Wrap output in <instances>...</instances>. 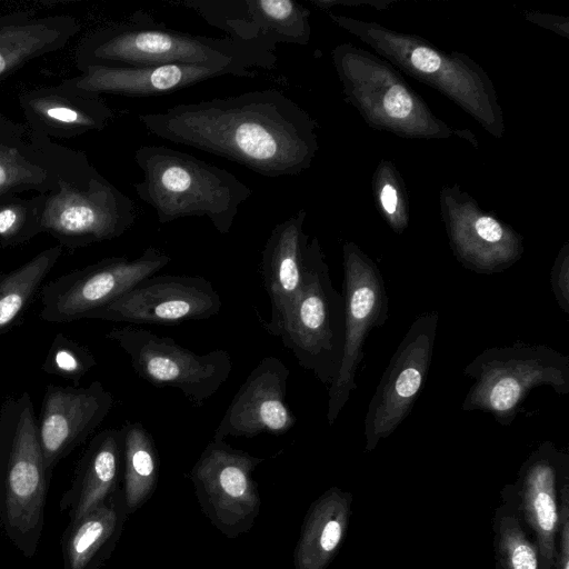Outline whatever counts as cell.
<instances>
[{"label":"cell","instance_id":"obj_1","mask_svg":"<svg viewBox=\"0 0 569 569\" xmlns=\"http://www.w3.org/2000/svg\"><path fill=\"white\" fill-rule=\"evenodd\" d=\"M139 121L159 138L268 178L300 174L319 150L317 121L277 89L181 103L142 113Z\"/></svg>","mask_w":569,"mask_h":569},{"label":"cell","instance_id":"obj_2","mask_svg":"<svg viewBox=\"0 0 569 569\" xmlns=\"http://www.w3.org/2000/svg\"><path fill=\"white\" fill-rule=\"evenodd\" d=\"M79 70L88 66L213 64L253 77L251 69H272L277 56L228 37L212 38L132 18L99 28L76 50Z\"/></svg>","mask_w":569,"mask_h":569},{"label":"cell","instance_id":"obj_3","mask_svg":"<svg viewBox=\"0 0 569 569\" xmlns=\"http://www.w3.org/2000/svg\"><path fill=\"white\" fill-rule=\"evenodd\" d=\"M340 28L360 39L396 69L439 91L471 116L488 133L501 138L503 113L488 73L462 52H445L426 39L375 21L329 12Z\"/></svg>","mask_w":569,"mask_h":569},{"label":"cell","instance_id":"obj_4","mask_svg":"<svg viewBox=\"0 0 569 569\" xmlns=\"http://www.w3.org/2000/svg\"><path fill=\"white\" fill-rule=\"evenodd\" d=\"M134 162L143 173L133 184L136 193L152 207L160 223L206 217L227 234L240 206L252 194L233 173L169 147L141 146Z\"/></svg>","mask_w":569,"mask_h":569},{"label":"cell","instance_id":"obj_5","mask_svg":"<svg viewBox=\"0 0 569 569\" xmlns=\"http://www.w3.org/2000/svg\"><path fill=\"white\" fill-rule=\"evenodd\" d=\"M51 472L29 392L0 406V529L26 558L38 550Z\"/></svg>","mask_w":569,"mask_h":569},{"label":"cell","instance_id":"obj_6","mask_svg":"<svg viewBox=\"0 0 569 569\" xmlns=\"http://www.w3.org/2000/svg\"><path fill=\"white\" fill-rule=\"evenodd\" d=\"M331 58L346 101L371 128L407 139L459 137L478 148L471 131L439 119L385 59L352 43L336 46Z\"/></svg>","mask_w":569,"mask_h":569},{"label":"cell","instance_id":"obj_7","mask_svg":"<svg viewBox=\"0 0 569 569\" xmlns=\"http://www.w3.org/2000/svg\"><path fill=\"white\" fill-rule=\"evenodd\" d=\"M325 386L336 380L345 345V299L333 287L317 237L310 238L300 289L270 333Z\"/></svg>","mask_w":569,"mask_h":569},{"label":"cell","instance_id":"obj_8","mask_svg":"<svg viewBox=\"0 0 569 569\" xmlns=\"http://www.w3.org/2000/svg\"><path fill=\"white\" fill-rule=\"evenodd\" d=\"M462 372L473 380L462 410L490 413L501 426L515 421L535 388L569 393V357L545 345L517 342L485 349Z\"/></svg>","mask_w":569,"mask_h":569},{"label":"cell","instance_id":"obj_9","mask_svg":"<svg viewBox=\"0 0 569 569\" xmlns=\"http://www.w3.org/2000/svg\"><path fill=\"white\" fill-rule=\"evenodd\" d=\"M106 338L123 350L141 379L157 388L178 389L197 408L221 388L232 369L224 349L196 353L170 337L134 326L114 327Z\"/></svg>","mask_w":569,"mask_h":569},{"label":"cell","instance_id":"obj_10","mask_svg":"<svg viewBox=\"0 0 569 569\" xmlns=\"http://www.w3.org/2000/svg\"><path fill=\"white\" fill-rule=\"evenodd\" d=\"M136 219L132 199L98 172L87 186L59 181L43 193L40 231L62 248L78 249L119 238Z\"/></svg>","mask_w":569,"mask_h":569},{"label":"cell","instance_id":"obj_11","mask_svg":"<svg viewBox=\"0 0 569 569\" xmlns=\"http://www.w3.org/2000/svg\"><path fill=\"white\" fill-rule=\"evenodd\" d=\"M264 459L212 439L190 471L203 515L227 538H237L253 527L261 498L253 471Z\"/></svg>","mask_w":569,"mask_h":569},{"label":"cell","instance_id":"obj_12","mask_svg":"<svg viewBox=\"0 0 569 569\" xmlns=\"http://www.w3.org/2000/svg\"><path fill=\"white\" fill-rule=\"evenodd\" d=\"M345 299V345L336 380L328 390L327 420L332 426L351 392L363 359V346L370 331L385 325L389 299L377 263L361 248L348 241L342 247Z\"/></svg>","mask_w":569,"mask_h":569},{"label":"cell","instance_id":"obj_13","mask_svg":"<svg viewBox=\"0 0 569 569\" xmlns=\"http://www.w3.org/2000/svg\"><path fill=\"white\" fill-rule=\"evenodd\" d=\"M170 261L169 254L150 246L132 260L110 257L69 271L40 289L39 317L53 323L83 319L156 274Z\"/></svg>","mask_w":569,"mask_h":569},{"label":"cell","instance_id":"obj_14","mask_svg":"<svg viewBox=\"0 0 569 569\" xmlns=\"http://www.w3.org/2000/svg\"><path fill=\"white\" fill-rule=\"evenodd\" d=\"M98 172L83 151L56 143L0 112V196L47 193L59 181L87 186Z\"/></svg>","mask_w":569,"mask_h":569},{"label":"cell","instance_id":"obj_15","mask_svg":"<svg viewBox=\"0 0 569 569\" xmlns=\"http://www.w3.org/2000/svg\"><path fill=\"white\" fill-rule=\"evenodd\" d=\"M439 315L416 317L391 357L365 417V451L376 449L409 416L426 382L436 343Z\"/></svg>","mask_w":569,"mask_h":569},{"label":"cell","instance_id":"obj_16","mask_svg":"<svg viewBox=\"0 0 569 569\" xmlns=\"http://www.w3.org/2000/svg\"><path fill=\"white\" fill-rule=\"evenodd\" d=\"M439 202L450 248L466 269L491 274L507 270L521 259L522 236L485 211L458 184L443 186Z\"/></svg>","mask_w":569,"mask_h":569},{"label":"cell","instance_id":"obj_17","mask_svg":"<svg viewBox=\"0 0 569 569\" xmlns=\"http://www.w3.org/2000/svg\"><path fill=\"white\" fill-rule=\"evenodd\" d=\"M222 307L210 280L199 276H150L114 301L87 315L131 325L176 326L217 316Z\"/></svg>","mask_w":569,"mask_h":569},{"label":"cell","instance_id":"obj_18","mask_svg":"<svg viewBox=\"0 0 569 569\" xmlns=\"http://www.w3.org/2000/svg\"><path fill=\"white\" fill-rule=\"evenodd\" d=\"M228 38L273 52L280 43L307 46L310 10L293 0L180 1Z\"/></svg>","mask_w":569,"mask_h":569},{"label":"cell","instance_id":"obj_19","mask_svg":"<svg viewBox=\"0 0 569 569\" xmlns=\"http://www.w3.org/2000/svg\"><path fill=\"white\" fill-rule=\"evenodd\" d=\"M569 479V456L547 440L521 465L512 483L520 519L537 545L540 569H552L560 490Z\"/></svg>","mask_w":569,"mask_h":569},{"label":"cell","instance_id":"obj_20","mask_svg":"<svg viewBox=\"0 0 569 569\" xmlns=\"http://www.w3.org/2000/svg\"><path fill=\"white\" fill-rule=\"evenodd\" d=\"M113 401L112 393L98 380L88 387L46 388L38 429L49 472L102 423Z\"/></svg>","mask_w":569,"mask_h":569},{"label":"cell","instance_id":"obj_21","mask_svg":"<svg viewBox=\"0 0 569 569\" xmlns=\"http://www.w3.org/2000/svg\"><path fill=\"white\" fill-rule=\"evenodd\" d=\"M289 376L290 370L281 359H261L234 395L212 439L280 436L291 430L296 418L286 403Z\"/></svg>","mask_w":569,"mask_h":569},{"label":"cell","instance_id":"obj_22","mask_svg":"<svg viewBox=\"0 0 569 569\" xmlns=\"http://www.w3.org/2000/svg\"><path fill=\"white\" fill-rule=\"evenodd\" d=\"M77 77L61 82L74 92L100 97L116 94L148 98L171 93L221 76H237L213 64L88 66Z\"/></svg>","mask_w":569,"mask_h":569},{"label":"cell","instance_id":"obj_23","mask_svg":"<svg viewBox=\"0 0 569 569\" xmlns=\"http://www.w3.org/2000/svg\"><path fill=\"white\" fill-rule=\"evenodd\" d=\"M26 124L48 138H73L101 131L113 118L99 97L67 89L61 83L33 88L18 97Z\"/></svg>","mask_w":569,"mask_h":569},{"label":"cell","instance_id":"obj_24","mask_svg":"<svg viewBox=\"0 0 569 569\" xmlns=\"http://www.w3.org/2000/svg\"><path fill=\"white\" fill-rule=\"evenodd\" d=\"M305 209L277 223L261 254L260 273L270 299L271 317L262 327L271 333L289 310L303 277L310 237L305 232Z\"/></svg>","mask_w":569,"mask_h":569},{"label":"cell","instance_id":"obj_25","mask_svg":"<svg viewBox=\"0 0 569 569\" xmlns=\"http://www.w3.org/2000/svg\"><path fill=\"white\" fill-rule=\"evenodd\" d=\"M122 479V430L98 432L79 459L71 486L61 496L59 507L76 521L101 505L118 488Z\"/></svg>","mask_w":569,"mask_h":569},{"label":"cell","instance_id":"obj_26","mask_svg":"<svg viewBox=\"0 0 569 569\" xmlns=\"http://www.w3.org/2000/svg\"><path fill=\"white\" fill-rule=\"evenodd\" d=\"M80 30L74 17L32 11L0 16V82L29 61L63 49Z\"/></svg>","mask_w":569,"mask_h":569},{"label":"cell","instance_id":"obj_27","mask_svg":"<svg viewBox=\"0 0 569 569\" xmlns=\"http://www.w3.org/2000/svg\"><path fill=\"white\" fill-rule=\"evenodd\" d=\"M128 517L120 487L101 505L69 522L61 538L63 569H101L113 553Z\"/></svg>","mask_w":569,"mask_h":569},{"label":"cell","instance_id":"obj_28","mask_svg":"<svg viewBox=\"0 0 569 569\" xmlns=\"http://www.w3.org/2000/svg\"><path fill=\"white\" fill-rule=\"evenodd\" d=\"M353 497L331 487L309 507L293 550L295 569H327L347 535Z\"/></svg>","mask_w":569,"mask_h":569},{"label":"cell","instance_id":"obj_29","mask_svg":"<svg viewBox=\"0 0 569 569\" xmlns=\"http://www.w3.org/2000/svg\"><path fill=\"white\" fill-rule=\"evenodd\" d=\"M122 430V493L128 515L139 510L152 496L159 478V456L150 432L141 422Z\"/></svg>","mask_w":569,"mask_h":569},{"label":"cell","instance_id":"obj_30","mask_svg":"<svg viewBox=\"0 0 569 569\" xmlns=\"http://www.w3.org/2000/svg\"><path fill=\"white\" fill-rule=\"evenodd\" d=\"M492 531L495 569H540L538 548L520 519L512 483L500 491Z\"/></svg>","mask_w":569,"mask_h":569},{"label":"cell","instance_id":"obj_31","mask_svg":"<svg viewBox=\"0 0 569 569\" xmlns=\"http://www.w3.org/2000/svg\"><path fill=\"white\" fill-rule=\"evenodd\" d=\"M62 250L60 244L47 248L20 267L0 272V335L11 329L29 308Z\"/></svg>","mask_w":569,"mask_h":569},{"label":"cell","instance_id":"obj_32","mask_svg":"<svg viewBox=\"0 0 569 569\" xmlns=\"http://www.w3.org/2000/svg\"><path fill=\"white\" fill-rule=\"evenodd\" d=\"M377 209L390 229L401 234L409 226V198L405 181L390 160L382 159L372 174Z\"/></svg>","mask_w":569,"mask_h":569},{"label":"cell","instance_id":"obj_33","mask_svg":"<svg viewBox=\"0 0 569 569\" xmlns=\"http://www.w3.org/2000/svg\"><path fill=\"white\" fill-rule=\"evenodd\" d=\"M43 193L31 198L8 193L0 196V247L23 244L40 231Z\"/></svg>","mask_w":569,"mask_h":569},{"label":"cell","instance_id":"obj_34","mask_svg":"<svg viewBox=\"0 0 569 569\" xmlns=\"http://www.w3.org/2000/svg\"><path fill=\"white\" fill-rule=\"evenodd\" d=\"M97 365V359L84 345L57 333L44 358L42 370L71 380L78 387L82 377Z\"/></svg>","mask_w":569,"mask_h":569},{"label":"cell","instance_id":"obj_35","mask_svg":"<svg viewBox=\"0 0 569 569\" xmlns=\"http://www.w3.org/2000/svg\"><path fill=\"white\" fill-rule=\"evenodd\" d=\"M552 569H569V479L562 483L560 490Z\"/></svg>","mask_w":569,"mask_h":569},{"label":"cell","instance_id":"obj_36","mask_svg":"<svg viewBox=\"0 0 569 569\" xmlns=\"http://www.w3.org/2000/svg\"><path fill=\"white\" fill-rule=\"evenodd\" d=\"M551 290L559 308L569 313V243L559 250L550 272Z\"/></svg>","mask_w":569,"mask_h":569},{"label":"cell","instance_id":"obj_37","mask_svg":"<svg viewBox=\"0 0 569 569\" xmlns=\"http://www.w3.org/2000/svg\"><path fill=\"white\" fill-rule=\"evenodd\" d=\"M525 17L540 27L552 30L553 32L568 38L569 34V20L566 17H559L537 11H526Z\"/></svg>","mask_w":569,"mask_h":569},{"label":"cell","instance_id":"obj_38","mask_svg":"<svg viewBox=\"0 0 569 569\" xmlns=\"http://www.w3.org/2000/svg\"><path fill=\"white\" fill-rule=\"evenodd\" d=\"M315 6L322 10H328L333 6H356V4H369L373 6L378 10L387 9L392 0H310Z\"/></svg>","mask_w":569,"mask_h":569}]
</instances>
